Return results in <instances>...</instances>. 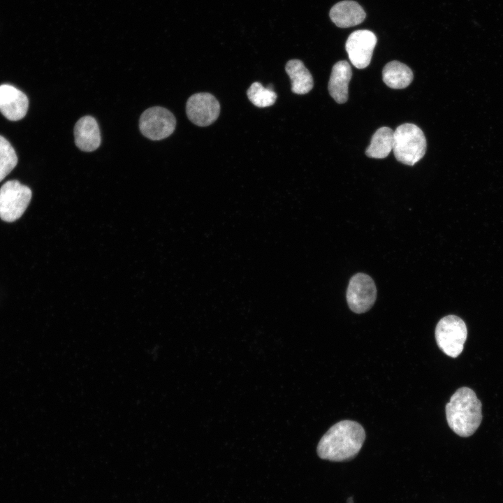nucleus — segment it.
Returning <instances> with one entry per match:
<instances>
[{
	"label": "nucleus",
	"mask_w": 503,
	"mask_h": 503,
	"mask_svg": "<svg viewBox=\"0 0 503 503\" xmlns=\"http://www.w3.org/2000/svg\"><path fill=\"white\" fill-rule=\"evenodd\" d=\"M29 105L24 93L10 85H0V112L9 120L17 121L27 114Z\"/></svg>",
	"instance_id": "9d476101"
},
{
	"label": "nucleus",
	"mask_w": 503,
	"mask_h": 503,
	"mask_svg": "<svg viewBox=\"0 0 503 503\" xmlns=\"http://www.w3.org/2000/svg\"><path fill=\"white\" fill-rule=\"evenodd\" d=\"M17 163V156L10 143L0 136V182L10 173Z\"/></svg>",
	"instance_id": "a211bd4d"
},
{
	"label": "nucleus",
	"mask_w": 503,
	"mask_h": 503,
	"mask_svg": "<svg viewBox=\"0 0 503 503\" xmlns=\"http://www.w3.org/2000/svg\"><path fill=\"white\" fill-rule=\"evenodd\" d=\"M365 439L363 428L358 423L344 420L333 425L320 439L317 454L330 461L348 460L360 451Z\"/></svg>",
	"instance_id": "f257e3e1"
},
{
	"label": "nucleus",
	"mask_w": 503,
	"mask_h": 503,
	"mask_svg": "<svg viewBox=\"0 0 503 503\" xmlns=\"http://www.w3.org/2000/svg\"><path fill=\"white\" fill-rule=\"evenodd\" d=\"M176 126V119L168 109L154 106L145 110L140 117L139 129L142 134L152 140L170 136Z\"/></svg>",
	"instance_id": "423d86ee"
},
{
	"label": "nucleus",
	"mask_w": 503,
	"mask_h": 503,
	"mask_svg": "<svg viewBox=\"0 0 503 503\" xmlns=\"http://www.w3.org/2000/svg\"><path fill=\"white\" fill-rule=\"evenodd\" d=\"M467 337L465 323L460 317L448 315L439 320L435 328L439 348L447 356L456 358L464 349Z\"/></svg>",
	"instance_id": "20e7f679"
},
{
	"label": "nucleus",
	"mask_w": 503,
	"mask_h": 503,
	"mask_svg": "<svg viewBox=\"0 0 503 503\" xmlns=\"http://www.w3.org/2000/svg\"><path fill=\"white\" fill-rule=\"evenodd\" d=\"M377 43L375 34L367 29L357 30L348 37L345 48L351 64L357 68H365L370 63Z\"/></svg>",
	"instance_id": "1a4fd4ad"
},
{
	"label": "nucleus",
	"mask_w": 503,
	"mask_h": 503,
	"mask_svg": "<svg viewBox=\"0 0 503 503\" xmlns=\"http://www.w3.org/2000/svg\"><path fill=\"white\" fill-rule=\"evenodd\" d=\"M377 298L375 284L369 275L357 273L349 280L347 300L351 311L360 314L368 311Z\"/></svg>",
	"instance_id": "0eeeda50"
},
{
	"label": "nucleus",
	"mask_w": 503,
	"mask_h": 503,
	"mask_svg": "<svg viewBox=\"0 0 503 503\" xmlns=\"http://www.w3.org/2000/svg\"><path fill=\"white\" fill-rule=\"evenodd\" d=\"M31 189L17 180H9L0 188V218L13 222L21 217L31 199Z\"/></svg>",
	"instance_id": "39448f33"
},
{
	"label": "nucleus",
	"mask_w": 503,
	"mask_h": 503,
	"mask_svg": "<svg viewBox=\"0 0 503 503\" xmlns=\"http://www.w3.org/2000/svg\"><path fill=\"white\" fill-rule=\"evenodd\" d=\"M352 76L350 64L347 61H339L334 64L328 82V92L338 103L348 99V85Z\"/></svg>",
	"instance_id": "ddd939ff"
},
{
	"label": "nucleus",
	"mask_w": 503,
	"mask_h": 503,
	"mask_svg": "<svg viewBox=\"0 0 503 503\" xmlns=\"http://www.w3.org/2000/svg\"><path fill=\"white\" fill-rule=\"evenodd\" d=\"M75 145L82 151L93 152L101 144L99 124L94 117L86 115L78 120L74 126Z\"/></svg>",
	"instance_id": "9b49d317"
},
{
	"label": "nucleus",
	"mask_w": 503,
	"mask_h": 503,
	"mask_svg": "<svg viewBox=\"0 0 503 503\" xmlns=\"http://www.w3.org/2000/svg\"><path fill=\"white\" fill-rule=\"evenodd\" d=\"M393 151L399 162L414 166L426 152V140L423 131L410 123L397 127L393 133Z\"/></svg>",
	"instance_id": "7ed1b4c3"
},
{
	"label": "nucleus",
	"mask_w": 503,
	"mask_h": 503,
	"mask_svg": "<svg viewBox=\"0 0 503 503\" xmlns=\"http://www.w3.org/2000/svg\"><path fill=\"white\" fill-rule=\"evenodd\" d=\"M382 78L384 83L392 89H404L412 82L411 68L398 61L388 62L384 67Z\"/></svg>",
	"instance_id": "2eb2a0df"
},
{
	"label": "nucleus",
	"mask_w": 503,
	"mask_h": 503,
	"mask_svg": "<svg viewBox=\"0 0 503 503\" xmlns=\"http://www.w3.org/2000/svg\"><path fill=\"white\" fill-rule=\"evenodd\" d=\"M220 105L211 94L201 92L191 95L186 103V113L189 119L199 126H207L218 118Z\"/></svg>",
	"instance_id": "6e6552de"
},
{
	"label": "nucleus",
	"mask_w": 503,
	"mask_h": 503,
	"mask_svg": "<svg viewBox=\"0 0 503 503\" xmlns=\"http://www.w3.org/2000/svg\"><path fill=\"white\" fill-rule=\"evenodd\" d=\"M249 100L255 106L265 108L273 105L277 99V94L272 89L264 87L260 82H253L247 91Z\"/></svg>",
	"instance_id": "f3484780"
},
{
	"label": "nucleus",
	"mask_w": 503,
	"mask_h": 503,
	"mask_svg": "<svg viewBox=\"0 0 503 503\" xmlns=\"http://www.w3.org/2000/svg\"><path fill=\"white\" fill-rule=\"evenodd\" d=\"M285 70L291 81V91L293 93L305 94L313 88L312 75L300 60H289L285 66Z\"/></svg>",
	"instance_id": "4468645a"
},
{
	"label": "nucleus",
	"mask_w": 503,
	"mask_h": 503,
	"mask_svg": "<svg viewBox=\"0 0 503 503\" xmlns=\"http://www.w3.org/2000/svg\"><path fill=\"white\" fill-rule=\"evenodd\" d=\"M347 503H353V498H351H351H349V499L347 500Z\"/></svg>",
	"instance_id": "6ab92c4d"
},
{
	"label": "nucleus",
	"mask_w": 503,
	"mask_h": 503,
	"mask_svg": "<svg viewBox=\"0 0 503 503\" xmlns=\"http://www.w3.org/2000/svg\"><path fill=\"white\" fill-rule=\"evenodd\" d=\"M393 133L394 131L389 127L378 129L371 138L365 154L370 158H386L393 148Z\"/></svg>",
	"instance_id": "dca6fc26"
},
{
	"label": "nucleus",
	"mask_w": 503,
	"mask_h": 503,
	"mask_svg": "<svg viewBox=\"0 0 503 503\" xmlns=\"http://www.w3.org/2000/svg\"><path fill=\"white\" fill-rule=\"evenodd\" d=\"M330 17L337 27L347 28L360 24L365 18L363 8L354 1H342L330 10Z\"/></svg>",
	"instance_id": "f8f14e48"
},
{
	"label": "nucleus",
	"mask_w": 503,
	"mask_h": 503,
	"mask_svg": "<svg viewBox=\"0 0 503 503\" xmlns=\"http://www.w3.org/2000/svg\"><path fill=\"white\" fill-rule=\"evenodd\" d=\"M481 407V402L472 389L458 388L446 405L449 426L460 437L472 435L482 421Z\"/></svg>",
	"instance_id": "f03ea898"
}]
</instances>
